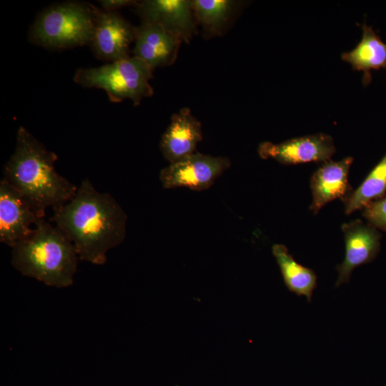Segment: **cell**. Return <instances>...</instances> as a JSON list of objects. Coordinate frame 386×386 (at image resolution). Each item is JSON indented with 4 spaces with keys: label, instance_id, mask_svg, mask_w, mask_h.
Here are the masks:
<instances>
[{
    "label": "cell",
    "instance_id": "6da1fadb",
    "mask_svg": "<svg viewBox=\"0 0 386 386\" xmlns=\"http://www.w3.org/2000/svg\"><path fill=\"white\" fill-rule=\"evenodd\" d=\"M51 220L73 243L80 260L103 264L108 251L124 241L127 216L110 194L98 192L85 179L71 200L53 207Z\"/></svg>",
    "mask_w": 386,
    "mask_h": 386
},
{
    "label": "cell",
    "instance_id": "7a4b0ae2",
    "mask_svg": "<svg viewBox=\"0 0 386 386\" xmlns=\"http://www.w3.org/2000/svg\"><path fill=\"white\" fill-rule=\"evenodd\" d=\"M57 156L49 151L26 129L17 132L15 149L3 169V178L30 204L39 218L48 207L71 200L78 187L57 173Z\"/></svg>",
    "mask_w": 386,
    "mask_h": 386
},
{
    "label": "cell",
    "instance_id": "3957f363",
    "mask_svg": "<svg viewBox=\"0 0 386 386\" xmlns=\"http://www.w3.org/2000/svg\"><path fill=\"white\" fill-rule=\"evenodd\" d=\"M11 249V264L23 275L57 288L73 284L79 257L56 225L39 219L32 234Z\"/></svg>",
    "mask_w": 386,
    "mask_h": 386
},
{
    "label": "cell",
    "instance_id": "277c9868",
    "mask_svg": "<svg viewBox=\"0 0 386 386\" xmlns=\"http://www.w3.org/2000/svg\"><path fill=\"white\" fill-rule=\"evenodd\" d=\"M94 27V6L66 2L43 11L32 25L29 38L44 47L68 49L91 44Z\"/></svg>",
    "mask_w": 386,
    "mask_h": 386
},
{
    "label": "cell",
    "instance_id": "5b68a950",
    "mask_svg": "<svg viewBox=\"0 0 386 386\" xmlns=\"http://www.w3.org/2000/svg\"><path fill=\"white\" fill-rule=\"evenodd\" d=\"M153 69L144 61L133 56L94 68L78 69L74 81L84 87L104 90L111 102L126 99L135 106L153 95L149 84Z\"/></svg>",
    "mask_w": 386,
    "mask_h": 386
},
{
    "label": "cell",
    "instance_id": "8992f818",
    "mask_svg": "<svg viewBox=\"0 0 386 386\" xmlns=\"http://www.w3.org/2000/svg\"><path fill=\"white\" fill-rule=\"evenodd\" d=\"M230 165L227 157L194 152L163 168L159 179L165 189L187 187L202 191L209 189Z\"/></svg>",
    "mask_w": 386,
    "mask_h": 386
},
{
    "label": "cell",
    "instance_id": "52a82bcc",
    "mask_svg": "<svg viewBox=\"0 0 386 386\" xmlns=\"http://www.w3.org/2000/svg\"><path fill=\"white\" fill-rule=\"evenodd\" d=\"M262 159L272 158L285 165L325 162L336 152L332 137L318 133L290 139L278 144L262 142L257 149Z\"/></svg>",
    "mask_w": 386,
    "mask_h": 386
},
{
    "label": "cell",
    "instance_id": "ba28073f",
    "mask_svg": "<svg viewBox=\"0 0 386 386\" xmlns=\"http://www.w3.org/2000/svg\"><path fill=\"white\" fill-rule=\"evenodd\" d=\"M94 33L91 43L94 54L112 62L129 57L134 27L116 11L94 6Z\"/></svg>",
    "mask_w": 386,
    "mask_h": 386
},
{
    "label": "cell",
    "instance_id": "9c48e42d",
    "mask_svg": "<svg viewBox=\"0 0 386 386\" xmlns=\"http://www.w3.org/2000/svg\"><path fill=\"white\" fill-rule=\"evenodd\" d=\"M38 217L24 197L4 178L0 181V241L13 247L27 238Z\"/></svg>",
    "mask_w": 386,
    "mask_h": 386
},
{
    "label": "cell",
    "instance_id": "30bf717a",
    "mask_svg": "<svg viewBox=\"0 0 386 386\" xmlns=\"http://www.w3.org/2000/svg\"><path fill=\"white\" fill-rule=\"evenodd\" d=\"M134 6L142 22L158 24L183 42L189 43L197 33L189 0H145Z\"/></svg>",
    "mask_w": 386,
    "mask_h": 386
},
{
    "label": "cell",
    "instance_id": "8fae6325",
    "mask_svg": "<svg viewBox=\"0 0 386 386\" xmlns=\"http://www.w3.org/2000/svg\"><path fill=\"white\" fill-rule=\"evenodd\" d=\"M342 230L345 254L342 262L336 268L339 274L336 287L347 283L357 267L372 262L380 247V234L377 229L360 219L343 224Z\"/></svg>",
    "mask_w": 386,
    "mask_h": 386
},
{
    "label": "cell",
    "instance_id": "7c38bea8",
    "mask_svg": "<svg viewBox=\"0 0 386 386\" xmlns=\"http://www.w3.org/2000/svg\"><path fill=\"white\" fill-rule=\"evenodd\" d=\"M134 56L152 69L172 64L183 42L161 26L146 22L134 27Z\"/></svg>",
    "mask_w": 386,
    "mask_h": 386
},
{
    "label": "cell",
    "instance_id": "4fadbf2b",
    "mask_svg": "<svg viewBox=\"0 0 386 386\" xmlns=\"http://www.w3.org/2000/svg\"><path fill=\"white\" fill-rule=\"evenodd\" d=\"M352 157L340 161L328 160L315 171L310 178L312 200L310 209L316 215L328 202L336 199H344L352 189L349 184L350 168L353 162Z\"/></svg>",
    "mask_w": 386,
    "mask_h": 386
},
{
    "label": "cell",
    "instance_id": "5bb4252c",
    "mask_svg": "<svg viewBox=\"0 0 386 386\" xmlns=\"http://www.w3.org/2000/svg\"><path fill=\"white\" fill-rule=\"evenodd\" d=\"M202 139L200 122L184 107L171 117V122L162 136L160 150L169 164L177 162L195 152Z\"/></svg>",
    "mask_w": 386,
    "mask_h": 386
},
{
    "label": "cell",
    "instance_id": "9a60e30c",
    "mask_svg": "<svg viewBox=\"0 0 386 386\" xmlns=\"http://www.w3.org/2000/svg\"><path fill=\"white\" fill-rule=\"evenodd\" d=\"M362 30L361 41L352 50L342 53L341 57L354 70L363 72L362 83L367 86L372 80L371 70L386 69V44L365 23Z\"/></svg>",
    "mask_w": 386,
    "mask_h": 386
},
{
    "label": "cell",
    "instance_id": "2e32d148",
    "mask_svg": "<svg viewBox=\"0 0 386 386\" xmlns=\"http://www.w3.org/2000/svg\"><path fill=\"white\" fill-rule=\"evenodd\" d=\"M272 254L279 267L287 289L298 296H305L307 301L310 302L313 291L317 284L315 272L297 262L283 244H274Z\"/></svg>",
    "mask_w": 386,
    "mask_h": 386
},
{
    "label": "cell",
    "instance_id": "e0dca14e",
    "mask_svg": "<svg viewBox=\"0 0 386 386\" xmlns=\"http://www.w3.org/2000/svg\"><path fill=\"white\" fill-rule=\"evenodd\" d=\"M194 16L206 36H221L236 9L231 0H191Z\"/></svg>",
    "mask_w": 386,
    "mask_h": 386
},
{
    "label": "cell",
    "instance_id": "ac0fdd59",
    "mask_svg": "<svg viewBox=\"0 0 386 386\" xmlns=\"http://www.w3.org/2000/svg\"><path fill=\"white\" fill-rule=\"evenodd\" d=\"M386 194V154L363 182L342 201L345 212L350 214L362 209L370 202Z\"/></svg>",
    "mask_w": 386,
    "mask_h": 386
},
{
    "label": "cell",
    "instance_id": "d6986e66",
    "mask_svg": "<svg viewBox=\"0 0 386 386\" xmlns=\"http://www.w3.org/2000/svg\"><path fill=\"white\" fill-rule=\"evenodd\" d=\"M362 209V216L367 224L386 232V194L370 202Z\"/></svg>",
    "mask_w": 386,
    "mask_h": 386
},
{
    "label": "cell",
    "instance_id": "ffe728a7",
    "mask_svg": "<svg viewBox=\"0 0 386 386\" xmlns=\"http://www.w3.org/2000/svg\"><path fill=\"white\" fill-rule=\"evenodd\" d=\"M137 1L130 0H103L100 1V4L105 11H114L115 9L129 6L135 5Z\"/></svg>",
    "mask_w": 386,
    "mask_h": 386
}]
</instances>
